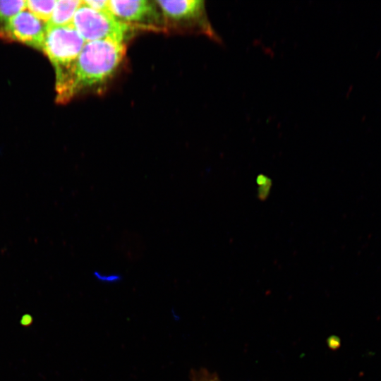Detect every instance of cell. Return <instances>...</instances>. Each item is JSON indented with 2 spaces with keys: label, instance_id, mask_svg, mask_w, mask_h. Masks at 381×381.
<instances>
[{
  "label": "cell",
  "instance_id": "obj_8",
  "mask_svg": "<svg viewBox=\"0 0 381 381\" xmlns=\"http://www.w3.org/2000/svg\"><path fill=\"white\" fill-rule=\"evenodd\" d=\"M25 9V1H0V38L6 40V30L12 18Z\"/></svg>",
  "mask_w": 381,
  "mask_h": 381
},
{
  "label": "cell",
  "instance_id": "obj_5",
  "mask_svg": "<svg viewBox=\"0 0 381 381\" xmlns=\"http://www.w3.org/2000/svg\"><path fill=\"white\" fill-rule=\"evenodd\" d=\"M47 23L25 9L15 16L6 30V40L43 50Z\"/></svg>",
  "mask_w": 381,
  "mask_h": 381
},
{
  "label": "cell",
  "instance_id": "obj_10",
  "mask_svg": "<svg viewBox=\"0 0 381 381\" xmlns=\"http://www.w3.org/2000/svg\"><path fill=\"white\" fill-rule=\"evenodd\" d=\"M192 381H222L219 377L205 369L196 371L191 377Z\"/></svg>",
  "mask_w": 381,
  "mask_h": 381
},
{
  "label": "cell",
  "instance_id": "obj_2",
  "mask_svg": "<svg viewBox=\"0 0 381 381\" xmlns=\"http://www.w3.org/2000/svg\"><path fill=\"white\" fill-rule=\"evenodd\" d=\"M85 41L71 24L47 27L43 50L55 69L56 84L72 68Z\"/></svg>",
  "mask_w": 381,
  "mask_h": 381
},
{
  "label": "cell",
  "instance_id": "obj_3",
  "mask_svg": "<svg viewBox=\"0 0 381 381\" xmlns=\"http://www.w3.org/2000/svg\"><path fill=\"white\" fill-rule=\"evenodd\" d=\"M72 25L87 42L113 40L124 42L130 25L116 19L109 11L94 10L83 3L76 11Z\"/></svg>",
  "mask_w": 381,
  "mask_h": 381
},
{
  "label": "cell",
  "instance_id": "obj_9",
  "mask_svg": "<svg viewBox=\"0 0 381 381\" xmlns=\"http://www.w3.org/2000/svg\"><path fill=\"white\" fill-rule=\"evenodd\" d=\"M56 1L55 0L25 1V9L44 23H47L52 16Z\"/></svg>",
  "mask_w": 381,
  "mask_h": 381
},
{
  "label": "cell",
  "instance_id": "obj_1",
  "mask_svg": "<svg viewBox=\"0 0 381 381\" xmlns=\"http://www.w3.org/2000/svg\"><path fill=\"white\" fill-rule=\"evenodd\" d=\"M125 52V43L113 40L85 42L71 71L56 84L57 102L64 103L81 92L102 87L117 70Z\"/></svg>",
  "mask_w": 381,
  "mask_h": 381
},
{
  "label": "cell",
  "instance_id": "obj_11",
  "mask_svg": "<svg viewBox=\"0 0 381 381\" xmlns=\"http://www.w3.org/2000/svg\"><path fill=\"white\" fill-rule=\"evenodd\" d=\"M109 1L107 0H87L83 1V3L87 6L99 11H108Z\"/></svg>",
  "mask_w": 381,
  "mask_h": 381
},
{
  "label": "cell",
  "instance_id": "obj_7",
  "mask_svg": "<svg viewBox=\"0 0 381 381\" xmlns=\"http://www.w3.org/2000/svg\"><path fill=\"white\" fill-rule=\"evenodd\" d=\"M81 4L82 1L78 0L56 1L47 26L58 27L71 24L74 15Z\"/></svg>",
  "mask_w": 381,
  "mask_h": 381
},
{
  "label": "cell",
  "instance_id": "obj_4",
  "mask_svg": "<svg viewBox=\"0 0 381 381\" xmlns=\"http://www.w3.org/2000/svg\"><path fill=\"white\" fill-rule=\"evenodd\" d=\"M165 20L185 28L207 35L215 42L221 39L213 30L207 19L204 1H156Z\"/></svg>",
  "mask_w": 381,
  "mask_h": 381
},
{
  "label": "cell",
  "instance_id": "obj_6",
  "mask_svg": "<svg viewBox=\"0 0 381 381\" xmlns=\"http://www.w3.org/2000/svg\"><path fill=\"white\" fill-rule=\"evenodd\" d=\"M109 10L121 22L153 27L159 23V13L156 2L147 0L109 1Z\"/></svg>",
  "mask_w": 381,
  "mask_h": 381
}]
</instances>
